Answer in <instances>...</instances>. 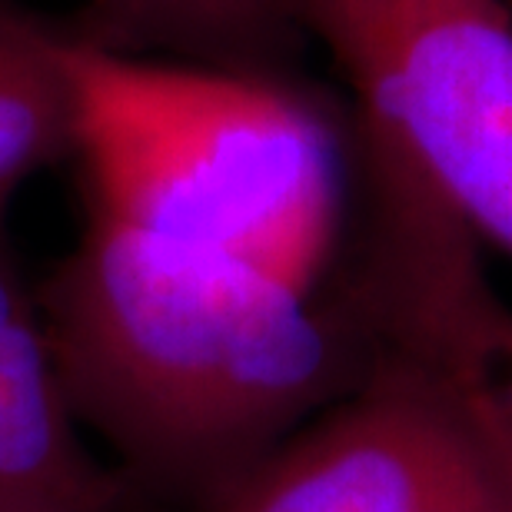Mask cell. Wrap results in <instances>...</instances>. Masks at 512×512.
Returning <instances> with one entry per match:
<instances>
[{
  "mask_svg": "<svg viewBox=\"0 0 512 512\" xmlns=\"http://www.w3.org/2000/svg\"><path fill=\"white\" fill-rule=\"evenodd\" d=\"M0 203V499L114 512L120 483L97 463L60 386L40 300L27 290Z\"/></svg>",
  "mask_w": 512,
  "mask_h": 512,
  "instance_id": "5",
  "label": "cell"
},
{
  "mask_svg": "<svg viewBox=\"0 0 512 512\" xmlns=\"http://www.w3.org/2000/svg\"><path fill=\"white\" fill-rule=\"evenodd\" d=\"M0 512H57V509L30 506V503H14V499H0Z\"/></svg>",
  "mask_w": 512,
  "mask_h": 512,
  "instance_id": "8",
  "label": "cell"
},
{
  "mask_svg": "<svg viewBox=\"0 0 512 512\" xmlns=\"http://www.w3.org/2000/svg\"><path fill=\"white\" fill-rule=\"evenodd\" d=\"M386 376L290 433L207 512H512L503 409Z\"/></svg>",
  "mask_w": 512,
  "mask_h": 512,
  "instance_id": "4",
  "label": "cell"
},
{
  "mask_svg": "<svg viewBox=\"0 0 512 512\" xmlns=\"http://www.w3.org/2000/svg\"><path fill=\"white\" fill-rule=\"evenodd\" d=\"M57 37V27L0 0V203L70 153L74 114Z\"/></svg>",
  "mask_w": 512,
  "mask_h": 512,
  "instance_id": "7",
  "label": "cell"
},
{
  "mask_svg": "<svg viewBox=\"0 0 512 512\" xmlns=\"http://www.w3.org/2000/svg\"><path fill=\"white\" fill-rule=\"evenodd\" d=\"M37 300L77 423L137 476L207 499L280 446L343 363L310 293L104 217Z\"/></svg>",
  "mask_w": 512,
  "mask_h": 512,
  "instance_id": "1",
  "label": "cell"
},
{
  "mask_svg": "<svg viewBox=\"0 0 512 512\" xmlns=\"http://www.w3.org/2000/svg\"><path fill=\"white\" fill-rule=\"evenodd\" d=\"M360 94L366 133L512 256V17L499 0H286Z\"/></svg>",
  "mask_w": 512,
  "mask_h": 512,
  "instance_id": "3",
  "label": "cell"
},
{
  "mask_svg": "<svg viewBox=\"0 0 512 512\" xmlns=\"http://www.w3.org/2000/svg\"><path fill=\"white\" fill-rule=\"evenodd\" d=\"M296 24L286 0H90L80 37L100 47H167L213 60L210 67L256 74Z\"/></svg>",
  "mask_w": 512,
  "mask_h": 512,
  "instance_id": "6",
  "label": "cell"
},
{
  "mask_svg": "<svg viewBox=\"0 0 512 512\" xmlns=\"http://www.w3.org/2000/svg\"><path fill=\"white\" fill-rule=\"evenodd\" d=\"M94 217L197 243L310 293L340 223V147L266 74L177 67L60 30Z\"/></svg>",
  "mask_w": 512,
  "mask_h": 512,
  "instance_id": "2",
  "label": "cell"
}]
</instances>
